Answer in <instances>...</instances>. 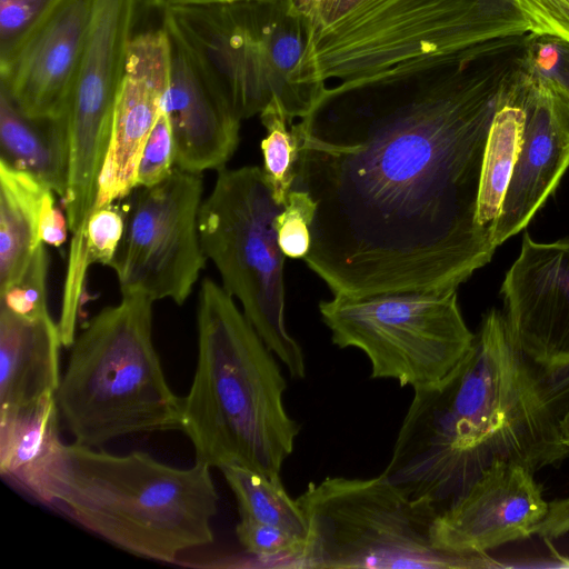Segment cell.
Returning a JSON list of instances; mask_svg holds the SVG:
<instances>
[{
    "instance_id": "obj_9",
    "label": "cell",
    "mask_w": 569,
    "mask_h": 569,
    "mask_svg": "<svg viewBox=\"0 0 569 569\" xmlns=\"http://www.w3.org/2000/svg\"><path fill=\"white\" fill-rule=\"evenodd\" d=\"M337 347L361 350L373 379L413 390L436 385L470 351L475 333L461 315L457 290H400L362 297L333 295L319 303Z\"/></svg>"
},
{
    "instance_id": "obj_2",
    "label": "cell",
    "mask_w": 569,
    "mask_h": 569,
    "mask_svg": "<svg viewBox=\"0 0 569 569\" xmlns=\"http://www.w3.org/2000/svg\"><path fill=\"white\" fill-rule=\"evenodd\" d=\"M413 391L381 475L437 516L495 459L536 472L569 457L548 378L515 345L500 310L482 316L470 351L450 375Z\"/></svg>"
},
{
    "instance_id": "obj_36",
    "label": "cell",
    "mask_w": 569,
    "mask_h": 569,
    "mask_svg": "<svg viewBox=\"0 0 569 569\" xmlns=\"http://www.w3.org/2000/svg\"><path fill=\"white\" fill-rule=\"evenodd\" d=\"M221 1H230V0H151L152 4H154L158 9L170 4H179V3H208V2H221Z\"/></svg>"
},
{
    "instance_id": "obj_20",
    "label": "cell",
    "mask_w": 569,
    "mask_h": 569,
    "mask_svg": "<svg viewBox=\"0 0 569 569\" xmlns=\"http://www.w3.org/2000/svg\"><path fill=\"white\" fill-rule=\"evenodd\" d=\"M56 395L30 407L0 410V472L43 503L64 443Z\"/></svg>"
},
{
    "instance_id": "obj_21",
    "label": "cell",
    "mask_w": 569,
    "mask_h": 569,
    "mask_svg": "<svg viewBox=\"0 0 569 569\" xmlns=\"http://www.w3.org/2000/svg\"><path fill=\"white\" fill-rule=\"evenodd\" d=\"M0 156L1 161L32 174L62 199L69 170L67 116L58 119L29 118L1 89Z\"/></svg>"
},
{
    "instance_id": "obj_27",
    "label": "cell",
    "mask_w": 569,
    "mask_h": 569,
    "mask_svg": "<svg viewBox=\"0 0 569 569\" xmlns=\"http://www.w3.org/2000/svg\"><path fill=\"white\" fill-rule=\"evenodd\" d=\"M236 536L244 551L259 560H289L295 567L306 541L273 526L240 518Z\"/></svg>"
},
{
    "instance_id": "obj_33",
    "label": "cell",
    "mask_w": 569,
    "mask_h": 569,
    "mask_svg": "<svg viewBox=\"0 0 569 569\" xmlns=\"http://www.w3.org/2000/svg\"><path fill=\"white\" fill-rule=\"evenodd\" d=\"M528 52L541 71L555 76L569 88V46L552 38L529 34Z\"/></svg>"
},
{
    "instance_id": "obj_18",
    "label": "cell",
    "mask_w": 569,
    "mask_h": 569,
    "mask_svg": "<svg viewBox=\"0 0 569 569\" xmlns=\"http://www.w3.org/2000/svg\"><path fill=\"white\" fill-rule=\"evenodd\" d=\"M166 31L170 76L162 109L172 127L176 167L219 171L238 147L241 119L191 50Z\"/></svg>"
},
{
    "instance_id": "obj_12",
    "label": "cell",
    "mask_w": 569,
    "mask_h": 569,
    "mask_svg": "<svg viewBox=\"0 0 569 569\" xmlns=\"http://www.w3.org/2000/svg\"><path fill=\"white\" fill-rule=\"evenodd\" d=\"M142 0H94L67 108L68 191L93 196L107 156L117 97Z\"/></svg>"
},
{
    "instance_id": "obj_23",
    "label": "cell",
    "mask_w": 569,
    "mask_h": 569,
    "mask_svg": "<svg viewBox=\"0 0 569 569\" xmlns=\"http://www.w3.org/2000/svg\"><path fill=\"white\" fill-rule=\"evenodd\" d=\"M523 126L525 113L511 88L493 116L480 177L477 222L491 242L519 154Z\"/></svg>"
},
{
    "instance_id": "obj_29",
    "label": "cell",
    "mask_w": 569,
    "mask_h": 569,
    "mask_svg": "<svg viewBox=\"0 0 569 569\" xmlns=\"http://www.w3.org/2000/svg\"><path fill=\"white\" fill-rule=\"evenodd\" d=\"M176 168V143L167 113L161 111L140 156L137 187H152L166 180Z\"/></svg>"
},
{
    "instance_id": "obj_8",
    "label": "cell",
    "mask_w": 569,
    "mask_h": 569,
    "mask_svg": "<svg viewBox=\"0 0 569 569\" xmlns=\"http://www.w3.org/2000/svg\"><path fill=\"white\" fill-rule=\"evenodd\" d=\"M308 528L297 567L419 568L473 567L431 541L436 513L406 497L382 475L327 477L296 499Z\"/></svg>"
},
{
    "instance_id": "obj_35",
    "label": "cell",
    "mask_w": 569,
    "mask_h": 569,
    "mask_svg": "<svg viewBox=\"0 0 569 569\" xmlns=\"http://www.w3.org/2000/svg\"><path fill=\"white\" fill-rule=\"evenodd\" d=\"M548 393L561 440L569 447V368L548 378Z\"/></svg>"
},
{
    "instance_id": "obj_31",
    "label": "cell",
    "mask_w": 569,
    "mask_h": 569,
    "mask_svg": "<svg viewBox=\"0 0 569 569\" xmlns=\"http://www.w3.org/2000/svg\"><path fill=\"white\" fill-rule=\"evenodd\" d=\"M532 37L569 46V0H511Z\"/></svg>"
},
{
    "instance_id": "obj_15",
    "label": "cell",
    "mask_w": 569,
    "mask_h": 569,
    "mask_svg": "<svg viewBox=\"0 0 569 569\" xmlns=\"http://www.w3.org/2000/svg\"><path fill=\"white\" fill-rule=\"evenodd\" d=\"M500 293L511 339L545 377L569 368V239L525 233Z\"/></svg>"
},
{
    "instance_id": "obj_26",
    "label": "cell",
    "mask_w": 569,
    "mask_h": 569,
    "mask_svg": "<svg viewBox=\"0 0 569 569\" xmlns=\"http://www.w3.org/2000/svg\"><path fill=\"white\" fill-rule=\"evenodd\" d=\"M47 271L48 257L41 242L22 276L0 291V306L27 319L50 315L47 306Z\"/></svg>"
},
{
    "instance_id": "obj_3",
    "label": "cell",
    "mask_w": 569,
    "mask_h": 569,
    "mask_svg": "<svg viewBox=\"0 0 569 569\" xmlns=\"http://www.w3.org/2000/svg\"><path fill=\"white\" fill-rule=\"evenodd\" d=\"M299 78L357 88L455 63L495 39L528 33L511 0H313L302 12Z\"/></svg>"
},
{
    "instance_id": "obj_17",
    "label": "cell",
    "mask_w": 569,
    "mask_h": 569,
    "mask_svg": "<svg viewBox=\"0 0 569 569\" xmlns=\"http://www.w3.org/2000/svg\"><path fill=\"white\" fill-rule=\"evenodd\" d=\"M170 76V40L161 26L134 34L117 97L112 131L93 210L137 188L146 141L162 111Z\"/></svg>"
},
{
    "instance_id": "obj_6",
    "label": "cell",
    "mask_w": 569,
    "mask_h": 569,
    "mask_svg": "<svg viewBox=\"0 0 569 569\" xmlns=\"http://www.w3.org/2000/svg\"><path fill=\"white\" fill-rule=\"evenodd\" d=\"M152 303L141 293L123 295L76 336L56 393L74 443L101 448L127 436L181 429L182 398L153 342Z\"/></svg>"
},
{
    "instance_id": "obj_14",
    "label": "cell",
    "mask_w": 569,
    "mask_h": 569,
    "mask_svg": "<svg viewBox=\"0 0 569 569\" xmlns=\"http://www.w3.org/2000/svg\"><path fill=\"white\" fill-rule=\"evenodd\" d=\"M525 465L495 459L431 525L432 545L475 563L488 551L525 540L549 512L541 486Z\"/></svg>"
},
{
    "instance_id": "obj_30",
    "label": "cell",
    "mask_w": 569,
    "mask_h": 569,
    "mask_svg": "<svg viewBox=\"0 0 569 569\" xmlns=\"http://www.w3.org/2000/svg\"><path fill=\"white\" fill-rule=\"evenodd\" d=\"M124 232L122 212L112 204L91 212L86 228L84 242L90 263L111 264Z\"/></svg>"
},
{
    "instance_id": "obj_4",
    "label": "cell",
    "mask_w": 569,
    "mask_h": 569,
    "mask_svg": "<svg viewBox=\"0 0 569 569\" xmlns=\"http://www.w3.org/2000/svg\"><path fill=\"white\" fill-rule=\"evenodd\" d=\"M197 365L182 398L181 429L196 461L280 478L300 425L283 405L287 381L223 287L204 279L197 312Z\"/></svg>"
},
{
    "instance_id": "obj_11",
    "label": "cell",
    "mask_w": 569,
    "mask_h": 569,
    "mask_svg": "<svg viewBox=\"0 0 569 569\" xmlns=\"http://www.w3.org/2000/svg\"><path fill=\"white\" fill-rule=\"evenodd\" d=\"M202 190L200 172L177 167L162 182L136 190L110 264L122 296L177 305L189 298L208 260L199 231Z\"/></svg>"
},
{
    "instance_id": "obj_24",
    "label": "cell",
    "mask_w": 569,
    "mask_h": 569,
    "mask_svg": "<svg viewBox=\"0 0 569 569\" xmlns=\"http://www.w3.org/2000/svg\"><path fill=\"white\" fill-rule=\"evenodd\" d=\"M219 470L236 498L240 518L273 526L307 540L305 515L297 500L289 497L280 478L233 465Z\"/></svg>"
},
{
    "instance_id": "obj_10",
    "label": "cell",
    "mask_w": 569,
    "mask_h": 569,
    "mask_svg": "<svg viewBox=\"0 0 569 569\" xmlns=\"http://www.w3.org/2000/svg\"><path fill=\"white\" fill-rule=\"evenodd\" d=\"M289 0H230L161 8L162 26L197 57L243 120L279 104L287 119L309 104L287 78L281 32Z\"/></svg>"
},
{
    "instance_id": "obj_5",
    "label": "cell",
    "mask_w": 569,
    "mask_h": 569,
    "mask_svg": "<svg viewBox=\"0 0 569 569\" xmlns=\"http://www.w3.org/2000/svg\"><path fill=\"white\" fill-rule=\"evenodd\" d=\"M210 470L64 443L43 505L128 553L173 563L213 542L219 497Z\"/></svg>"
},
{
    "instance_id": "obj_25",
    "label": "cell",
    "mask_w": 569,
    "mask_h": 569,
    "mask_svg": "<svg viewBox=\"0 0 569 569\" xmlns=\"http://www.w3.org/2000/svg\"><path fill=\"white\" fill-rule=\"evenodd\" d=\"M267 136L261 140L263 172L279 204L286 206L295 180L298 154L296 137L288 129L289 120L279 104H271L261 114Z\"/></svg>"
},
{
    "instance_id": "obj_16",
    "label": "cell",
    "mask_w": 569,
    "mask_h": 569,
    "mask_svg": "<svg viewBox=\"0 0 569 569\" xmlns=\"http://www.w3.org/2000/svg\"><path fill=\"white\" fill-rule=\"evenodd\" d=\"M93 1L51 0L37 21L0 51L1 89L24 116H66Z\"/></svg>"
},
{
    "instance_id": "obj_22",
    "label": "cell",
    "mask_w": 569,
    "mask_h": 569,
    "mask_svg": "<svg viewBox=\"0 0 569 569\" xmlns=\"http://www.w3.org/2000/svg\"><path fill=\"white\" fill-rule=\"evenodd\" d=\"M49 191L32 174L0 160V291L22 276L41 243L40 216Z\"/></svg>"
},
{
    "instance_id": "obj_28",
    "label": "cell",
    "mask_w": 569,
    "mask_h": 569,
    "mask_svg": "<svg viewBox=\"0 0 569 569\" xmlns=\"http://www.w3.org/2000/svg\"><path fill=\"white\" fill-rule=\"evenodd\" d=\"M315 204L307 192L291 190L274 226L280 249L289 258H305L311 248L310 226Z\"/></svg>"
},
{
    "instance_id": "obj_1",
    "label": "cell",
    "mask_w": 569,
    "mask_h": 569,
    "mask_svg": "<svg viewBox=\"0 0 569 569\" xmlns=\"http://www.w3.org/2000/svg\"><path fill=\"white\" fill-rule=\"evenodd\" d=\"M528 34L402 79L327 87L291 130V190L315 204L303 261L350 297L457 290L496 247L477 222L491 122Z\"/></svg>"
},
{
    "instance_id": "obj_7",
    "label": "cell",
    "mask_w": 569,
    "mask_h": 569,
    "mask_svg": "<svg viewBox=\"0 0 569 569\" xmlns=\"http://www.w3.org/2000/svg\"><path fill=\"white\" fill-rule=\"evenodd\" d=\"M263 169H221L202 201L199 231L202 248L236 297L243 315L293 379L306 377L302 348L284 323V258L276 218L283 210Z\"/></svg>"
},
{
    "instance_id": "obj_37",
    "label": "cell",
    "mask_w": 569,
    "mask_h": 569,
    "mask_svg": "<svg viewBox=\"0 0 569 569\" xmlns=\"http://www.w3.org/2000/svg\"><path fill=\"white\" fill-rule=\"evenodd\" d=\"M298 1V6H299V9L301 10V12H303L310 4L313 0H297Z\"/></svg>"
},
{
    "instance_id": "obj_32",
    "label": "cell",
    "mask_w": 569,
    "mask_h": 569,
    "mask_svg": "<svg viewBox=\"0 0 569 569\" xmlns=\"http://www.w3.org/2000/svg\"><path fill=\"white\" fill-rule=\"evenodd\" d=\"M50 2L51 0H0V51L17 41Z\"/></svg>"
},
{
    "instance_id": "obj_13",
    "label": "cell",
    "mask_w": 569,
    "mask_h": 569,
    "mask_svg": "<svg viewBox=\"0 0 569 569\" xmlns=\"http://www.w3.org/2000/svg\"><path fill=\"white\" fill-rule=\"evenodd\" d=\"M512 94L525 126L492 237L496 248L528 226L569 168V88L533 63L528 44Z\"/></svg>"
},
{
    "instance_id": "obj_19",
    "label": "cell",
    "mask_w": 569,
    "mask_h": 569,
    "mask_svg": "<svg viewBox=\"0 0 569 569\" xmlns=\"http://www.w3.org/2000/svg\"><path fill=\"white\" fill-rule=\"evenodd\" d=\"M59 325L50 315L27 319L0 306V410L54 396L61 381Z\"/></svg>"
},
{
    "instance_id": "obj_34",
    "label": "cell",
    "mask_w": 569,
    "mask_h": 569,
    "mask_svg": "<svg viewBox=\"0 0 569 569\" xmlns=\"http://www.w3.org/2000/svg\"><path fill=\"white\" fill-rule=\"evenodd\" d=\"M53 193L49 191L43 201L39 238L44 244L60 247L67 240L69 223L67 216L56 206Z\"/></svg>"
}]
</instances>
